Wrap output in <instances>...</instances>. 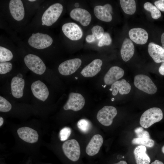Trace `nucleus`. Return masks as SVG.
<instances>
[{
	"mask_svg": "<svg viewBox=\"0 0 164 164\" xmlns=\"http://www.w3.org/2000/svg\"><path fill=\"white\" fill-rule=\"evenodd\" d=\"M163 114L160 108L153 107L145 111L141 115L140 124L143 128H146L154 123L160 121L163 118Z\"/></svg>",
	"mask_w": 164,
	"mask_h": 164,
	"instance_id": "nucleus-1",
	"label": "nucleus"
},
{
	"mask_svg": "<svg viewBox=\"0 0 164 164\" xmlns=\"http://www.w3.org/2000/svg\"><path fill=\"white\" fill-rule=\"evenodd\" d=\"M63 10V6L60 3H56L50 6L44 12L42 21L44 25L50 26L58 19Z\"/></svg>",
	"mask_w": 164,
	"mask_h": 164,
	"instance_id": "nucleus-2",
	"label": "nucleus"
},
{
	"mask_svg": "<svg viewBox=\"0 0 164 164\" xmlns=\"http://www.w3.org/2000/svg\"><path fill=\"white\" fill-rule=\"evenodd\" d=\"M134 84L139 90L150 94H155L157 88L150 78L144 74L136 75L134 79Z\"/></svg>",
	"mask_w": 164,
	"mask_h": 164,
	"instance_id": "nucleus-3",
	"label": "nucleus"
},
{
	"mask_svg": "<svg viewBox=\"0 0 164 164\" xmlns=\"http://www.w3.org/2000/svg\"><path fill=\"white\" fill-rule=\"evenodd\" d=\"M53 42L52 38L49 35L39 32L32 33L28 41L30 46L38 49H42L49 47Z\"/></svg>",
	"mask_w": 164,
	"mask_h": 164,
	"instance_id": "nucleus-4",
	"label": "nucleus"
},
{
	"mask_svg": "<svg viewBox=\"0 0 164 164\" xmlns=\"http://www.w3.org/2000/svg\"><path fill=\"white\" fill-rule=\"evenodd\" d=\"M62 148L64 154L69 159L73 162L79 159L80 154V148L76 140L72 139L65 141Z\"/></svg>",
	"mask_w": 164,
	"mask_h": 164,
	"instance_id": "nucleus-5",
	"label": "nucleus"
},
{
	"mask_svg": "<svg viewBox=\"0 0 164 164\" xmlns=\"http://www.w3.org/2000/svg\"><path fill=\"white\" fill-rule=\"evenodd\" d=\"M27 67L34 73L39 75L43 74L46 69L45 65L42 60L36 55L29 54L24 58Z\"/></svg>",
	"mask_w": 164,
	"mask_h": 164,
	"instance_id": "nucleus-6",
	"label": "nucleus"
},
{
	"mask_svg": "<svg viewBox=\"0 0 164 164\" xmlns=\"http://www.w3.org/2000/svg\"><path fill=\"white\" fill-rule=\"evenodd\" d=\"M117 114V109L114 107L105 106L98 112L97 118L102 125L109 126L112 124L113 119Z\"/></svg>",
	"mask_w": 164,
	"mask_h": 164,
	"instance_id": "nucleus-7",
	"label": "nucleus"
},
{
	"mask_svg": "<svg viewBox=\"0 0 164 164\" xmlns=\"http://www.w3.org/2000/svg\"><path fill=\"white\" fill-rule=\"evenodd\" d=\"M84 98L80 94L71 92L70 93L68 99L63 107L64 110H71L77 111L82 109L84 105Z\"/></svg>",
	"mask_w": 164,
	"mask_h": 164,
	"instance_id": "nucleus-8",
	"label": "nucleus"
},
{
	"mask_svg": "<svg viewBox=\"0 0 164 164\" xmlns=\"http://www.w3.org/2000/svg\"><path fill=\"white\" fill-rule=\"evenodd\" d=\"M82 61L79 58H74L66 60L61 63L58 67L59 73L65 76L71 75L79 68Z\"/></svg>",
	"mask_w": 164,
	"mask_h": 164,
	"instance_id": "nucleus-9",
	"label": "nucleus"
},
{
	"mask_svg": "<svg viewBox=\"0 0 164 164\" xmlns=\"http://www.w3.org/2000/svg\"><path fill=\"white\" fill-rule=\"evenodd\" d=\"M62 29L65 35L72 40H78L82 36V30L75 23H66L63 25Z\"/></svg>",
	"mask_w": 164,
	"mask_h": 164,
	"instance_id": "nucleus-10",
	"label": "nucleus"
},
{
	"mask_svg": "<svg viewBox=\"0 0 164 164\" xmlns=\"http://www.w3.org/2000/svg\"><path fill=\"white\" fill-rule=\"evenodd\" d=\"M71 18L80 22L84 26H87L90 23L91 16L90 13L87 10L77 8L72 9L70 12Z\"/></svg>",
	"mask_w": 164,
	"mask_h": 164,
	"instance_id": "nucleus-11",
	"label": "nucleus"
},
{
	"mask_svg": "<svg viewBox=\"0 0 164 164\" xmlns=\"http://www.w3.org/2000/svg\"><path fill=\"white\" fill-rule=\"evenodd\" d=\"M31 88L33 95L37 98L44 101L48 98L49 95L48 89L46 85L40 80L33 82Z\"/></svg>",
	"mask_w": 164,
	"mask_h": 164,
	"instance_id": "nucleus-12",
	"label": "nucleus"
},
{
	"mask_svg": "<svg viewBox=\"0 0 164 164\" xmlns=\"http://www.w3.org/2000/svg\"><path fill=\"white\" fill-rule=\"evenodd\" d=\"M94 14L97 18L103 21L108 22L112 20L111 13L112 12V7L109 4L104 6L97 5L94 9Z\"/></svg>",
	"mask_w": 164,
	"mask_h": 164,
	"instance_id": "nucleus-13",
	"label": "nucleus"
},
{
	"mask_svg": "<svg viewBox=\"0 0 164 164\" xmlns=\"http://www.w3.org/2000/svg\"><path fill=\"white\" fill-rule=\"evenodd\" d=\"M18 136L21 139L27 142L32 143L38 140L39 135L37 131L27 127H23L17 130Z\"/></svg>",
	"mask_w": 164,
	"mask_h": 164,
	"instance_id": "nucleus-14",
	"label": "nucleus"
},
{
	"mask_svg": "<svg viewBox=\"0 0 164 164\" xmlns=\"http://www.w3.org/2000/svg\"><path fill=\"white\" fill-rule=\"evenodd\" d=\"M128 35L130 39L137 44H144L148 41V33L145 30L142 28L131 29L129 31Z\"/></svg>",
	"mask_w": 164,
	"mask_h": 164,
	"instance_id": "nucleus-15",
	"label": "nucleus"
},
{
	"mask_svg": "<svg viewBox=\"0 0 164 164\" xmlns=\"http://www.w3.org/2000/svg\"><path fill=\"white\" fill-rule=\"evenodd\" d=\"M9 9L10 13L14 19L19 21L23 19L25 11L21 0H10L9 3Z\"/></svg>",
	"mask_w": 164,
	"mask_h": 164,
	"instance_id": "nucleus-16",
	"label": "nucleus"
},
{
	"mask_svg": "<svg viewBox=\"0 0 164 164\" xmlns=\"http://www.w3.org/2000/svg\"><path fill=\"white\" fill-rule=\"evenodd\" d=\"M123 69L118 66L111 67L105 75L104 80L106 85H112L124 75Z\"/></svg>",
	"mask_w": 164,
	"mask_h": 164,
	"instance_id": "nucleus-17",
	"label": "nucleus"
},
{
	"mask_svg": "<svg viewBox=\"0 0 164 164\" xmlns=\"http://www.w3.org/2000/svg\"><path fill=\"white\" fill-rule=\"evenodd\" d=\"M103 142L102 137L99 134L94 135L87 145L86 152L89 156H93L97 154Z\"/></svg>",
	"mask_w": 164,
	"mask_h": 164,
	"instance_id": "nucleus-18",
	"label": "nucleus"
},
{
	"mask_svg": "<svg viewBox=\"0 0 164 164\" xmlns=\"http://www.w3.org/2000/svg\"><path fill=\"white\" fill-rule=\"evenodd\" d=\"M102 63V61L101 60L95 59L84 67L80 72V73L82 76L85 77L94 76L101 70Z\"/></svg>",
	"mask_w": 164,
	"mask_h": 164,
	"instance_id": "nucleus-19",
	"label": "nucleus"
},
{
	"mask_svg": "<svg viewBox=\"0 0 164 164\" xmlns=\"http://www.w3.org/2000/svg\"><path fill=\"white\" fill-rule=\"evenodd\" d=\"M148 47L149 53L155 62H164V49L162 47L152 42L149 44Z\"/></svg>",
	"mask_w": 164,
	"mask_h": 164,
	"instance_id": "nucleus-20",
	"label": "nucleus"
},
{
	"mask_svg": "<svg viewBox=\"0 0 164 164\" xmlns=\"http://www.w3.org/2000/svg\"><path fill=\"white\" fill-rule=\"evenodd\" d=\"M25 80L21 78L14 77L11 80V90L12 96L17 98L21 97L23 95Z\"/></svg>",
	"mask_w": 164,
	"mask_h": 164,
	"instance_id": "nucleus-21",
	"label": "nucleus"
},
{
	"mask_svg": "<svg viewBox=\"0 0 164 164\" xmlns=\"http://www.w3.org/2000/svg\"><path fill=\"white\" fill-rule=\"evenodd\" d=\"M135 51L133 43L129 39L126 38L124 40L120 50L123 60L127 62L133 56Z\"/></svg>",
	"mask_w": 164,
	"mask_h": 164,
	"instance_id": "nucleus-22",
	"label": "nucleus"
},
{
	"mask_svg": "<svg viewBox=\"0 0 164 164\" xmlns=\"http://www.w3.org/2000/svg\"><path fill=\"white\" fill-rule=\"evenodd\" d=\"M112 94L115 96L119 92L121 95L126 94L130 92L131 87L128 82L124 79L118 80L111 85Z\"/></svg>",
	"mask_w": 164,
	"mask_h": 164,
	"instance_id": "nucleus-23",
	"label": "nucleus"
},
{
	"mask_svg": "<svg viewBox=\"0 0 164 164\" xmlns=\"http://www.w3.org/2000/svg\"><path fill=\"white\" fill-rule=\"evenodd\" d=\"M145 146L141 145L134 149V154L137 164H149L150 159L146 153Z\"/></svg>",
	"mask_w": 164,
	"mask_h": 164,
	"instance_id": "nucleus-24",
	"label": "nucleus"
},
{
	"mask_svg": "<svg viewBox=\"0 0 164 164\" xmlns=\"http://www.w3.org/2000/svg\"><path fill=\"white\" fill-rule=\"evenodd\" d=\"M121 7L126 14L129 15L134 14L136 11V3L134 0H120Z\"/></svg>",
	"mask_w": 164,
	"mask_h": 164,
	"instance_id": "nucleus-25",
	"label": "nucleus"
},
{
	"mask_svg": "<svg viewBox=\"0 0 164 164\" xmlns=\"http://www.w3.org/2000/svg\"><path fill=\"white\" fill-rule=\"evenodd\" d=\"M144 9L151 13L152 18L154 19H157L161 15L159 10L156 7L149 2H146L144 5Z\"/></svg>",
	"mask_w": 164,
	"mask_h": 164,
	"instance_id": "nucleus-26",
	"label": "nucleus"
},
{
	"mask_svg": "<svg viewBox=\"0 0 164 164\" xmlns=\"http://www.w3.org/2000/svg\"><path fill=\"white\" fill-rule=\"evenodd\" d=\"M13 57V54L9 50L4 47L0 46V63L10 61Z\"/></svg>",
	"mask_w": 164,
	"mask_h": 164,
	"instance_id": "nucleus-27",
	"label": "nucleus"
},
{
	"mask_svg": "<svg viewBox=\"0 0 164 164\" xmlns=\"http://www.w3.org/2000/svg\"><path fill=\"white\" fill-rule=\"evenodd\" d=\"M132 142L134 144L141 145L149 147H153L155 144L154 140L148 138H134L132 140Z\"/></svg>",
	"mask_w": 164,
	"mask_h": 164,
	"instance_id": "nucleus-28",
	"label": "nucleus"
},
{
	"mask_svg": "<svg viewBox=\"0 0 164 164\" xmlns=\"http://www.w3.org/2000/svg\"><path fill=\"white\" fill-rule=\"evenodd\" d=\"M77 126L81 132L86 133L91 129V125L89 121L87 119H82L78 121Z\"/></svg>",
	"mask_w": 164,
	"mask_h": 164,
	"instance_id": "nucleus-29",
	"label": "nucleus"
},
{
	"mask_svg": "<svg viewBox=\"0 0 164 164\" xmlns=\"http://www.w3.org/2000/svg\"><path fill=\"white\" fill-rule=\"evenodd\" d=\"M112 42V39L109 34L104 32L102 36L99 39L98 45L99 47L104 46H108Z\"/></svg>",
	"mask_w": 164,
	"mask_h": 164,
	"instance_id": "nucleus-30",
	"label": "nucleus"
},
{
	"mask_svg": "<svg viewBox=\"0 0 164 164\" xmlns=\"http://www.w3.org/2000/svg\"><path fill=\"white\" fill-rule=\"evenodd\" d=\"M12 108L10 103L5 98L0 96V111L7 112L10 111Z\"/></svg>",
	"mask_w": 164,
	"mask_h": 164,
	"instance_id": "nucleus-31",
	"label": "nucleus"
},
{
	"mask_svg": "<svg viewBox=\"0 0 164 164\" xmlns=\"http://www.w3.org/2000/svg\"><path fill=\"white\" fill-rule=\"evenodd\" d=\"M91 30L92 34L97 39L101 38L104 33L103 27L98 25L93 26Z\"/></svg>",
	"mask_w": 164,
	"mask_h": 164,
	"instance_id": "nucleus-32",
	"label": "nucleus"
},
{
	"mask_svg": "<svg viewBox=\"0 0 164 164\" xmlns=\"http://www.w3.org/2000/svg\"><path fill=\"white\" fill-rule=\"evenodd\" d=\"M12 67V64L9 62L0 63V74H5L9 72Z\"/></svg>",
	"mask_w": 164,
	"mask_h": 164,
	"instance_id": "nucleus-33",
	"label": "nucleus"
},
{
	"mask_svg": "<svg viewBox=\"0 0 164 164\" xmlns=\"http://www.w3.org/2000/svg\"><path fill=\"white\" fill-rule=\"evenodd\" d=\"M71 129L68 127L63 128L60 132V140L63 141L67 140L70 136L71 133Z\"/></svg>",
	"mask_w": 164,
	"mask_h": 164,
	"instance_id": "nucleus-34",
	"label": "nucleus"
},
{
	"mask_svg": "<svg viewBox=\"0 0 164 164\" xmlns=\"http://www.w3.org/2000/svg\"><path fill=\"white\" fill-rule=\"evenodd\" d=\"M134 131L137 138H150L149 132L146 131L144 130L142 127L137 128L135 129Z\"/></svg>",
	"mask_w": 164,
	"mask_h": 164,
	"instance_id": "nucleus-35",
	"label": "nucleus"
},
{
	"mask_svg": "<svg viewBox=\"0 0 164 164\" xmlns=\"http://www.w3.org/2000/svg\"><path fill=\"white\" fill-rule=\"evenodd\" d=\"M156 7L160 10L164 11V0H159L154 2Z\"/></svg>",
	"mask_w": 164,
	"mask_h": 164,
	"instance_id": "nucleus-36",
	"label": "nucleus"
},
{
	"mask_svg": "<svg viewBox=\"0 0 164 164\" xmlns=\"http://www.w3.org/2000/svg\"><path fill=\"white\" fill-rule=\"evenodd\" d=\"M96 38L92 35H88L86 38V40L87 42L88 43H91L95 41Z\"/></svg>",
	"mask_w": 164,
	"mask_h": 164,
	"instance_id": "nucleus-37",
	"label": "nucleus"
},
{
	"mask_svg": "<svg viewBox=\"0 0 164 164\" xmlns=\"http://www.w3.org/2000/svg\"><path fill=\"white\" fill-rule=\"evenodd\" d=\"M159 71L161 75L164 76V62L161 64L159 68Z\"/></svg>",
	"mask_w": 164,
	"mask_h": 164,
	"instance_id": "nucleus-38",
	"label": "nucleus"
},
{
	"mask_svg": "<svg viewBox=\"0 0 164 164\" xmlns=\"http://www.w3.org/2000/svg\"><path fill=\"white\" fill-rule=\"evenodd\" d=\"M161 42L162 48L164 49V32L162 33L161 35Z\"/></svg>",
	"mask_w": 164,
	"mask_h": 164,
	"instance_id": "nucleus-39",
	"label": "nucleus"
},
{
	"mask_svg": "<svg viewBox=\"0 0 164 164\" xmlns=\"http://www.w3.org/2000/svg\"><path fill=\"white\" fill-rule=\"evenodd\" d=\"M151 164H164L163 162L158 160H156Z\"/></svg>",
	"mask_w": 164,
	"mask_h": 164,
	"instance_id": "nucleus-40",
	"label": "nucleus"
},
{
	"mask_svg": "<svg viewBox=\"0 0 164 164\" xmlns=\"http://www.w3.org/2000/svg\"><path fill=\"white\" fill-rule=\"evenodd\" d=\"M113 164H127V162L125 161H121L119 162Z\"/></svg>",
	"mask_w": 164,
	"mask_h": 164,
	"instance_id": "nucleus-41",
	"label": "nucleus"
},
{
	"mask_svg": "<svg viewBox=\"0 0 164 164\" xmlns=\"http://www.w3.org/2000/svg\"><path fill=\"white\" fill-rule=\"evenodd\" d=\"M4 122V120L2 117H0V127L2 125Z\"/></svg>",
	"mask_w": 164,
	"mask_h": 164,
	"instance_id": "nucleus-42",
	"label": "nucleus"
},
{
	"mask_svg": "<svg viewBox=\"0 0 164 164\" xmlns=\"http://www.w3.org/2000/svg\"><path fill=\"white\" fill-rule=\"evenodd\" d=\"M74 5L75 7H78L79 6V4L78 3H76Z\"/></svg>",
	"mask_w": 164,
	"mask_h": 164,
	"instance_id": "nucleus-43",
	"label": "nucleus"
},
{
	"mask_svg": "<svg viewBox=\"0 0 164 164\" xmlns=\"http://www.w3.org/2000/svg\"><path fill=\"white\" fill-rule=\"evenodd\" d=\"M162 153L164 154V145L162 147Z\"/></svg>",
	"mask_w": 164,
	"mask_h": 164,
	"instance_id": "nucleus-44",
	"label": "nucleus"
},
{
	"mask_svg": "<svg viewBox=\"0 0 164 164\" xmlns=\"http://www.w3.org/2000/svg\"><path fill=\"white\" fill-rule=\"evenodd\" d=\"M112 101H114V98H112L111 99Z\"/></svg>",
	"mask_w": 164,
	"mask_h": 164,
	"instance_id": "nucleus-45",
	"label": "nucleus"
},
{
	"mask_svg": "<svg viewBox=\"0 0 164 164\" xmlns=\"http://www.w3.org/2000/svg\"><path fill=\"white\" fill-rule=\"evenodd\" d=\"M36 0H29V1L30 2H34L36 1Z\"/></svg>",
	"mask_w": 164,
	"mask_h": 164,
	"instance_id": "nucleus-46",
	"label": "nucleus"
},
{
	"mask_svg": "<svg viewBox=\"0 0 164 164\" xmlns=\"http://www.w3.org/2000/svg\"><path fill=\"white\" fill-rule=\"evenodd\" d=\"M106 85L105 84L104 85L103 87L104 88H105L106 87Z\"/></svg>",
	"mask_w": 164,
	"mask_h": 164,
	"instance_id": "nucleus-47",
	"label": "nucleus"
},
{
	"mask_svg": "<svg viewBox=\"0 0 164 164\" xmlns=\"http://www.w3.org/2000/svg\"><path fill=\"white\" fill-rule=\"evenodd\" d=\"M75 79H78V78H77V77H75Z\"/></svg>",
	"mask_w": 164,
	"mask_h": 164,
	"instance_id": "nucleus-48",
	"label": "nucleus"
},
{
	"mask_svg": "<svg viewBox=\"0 0 164 164\" xmlns=\"http://www.w3.org/2000/svg\"><path fill=\"white\" fill-rule=\"evenodd\" d=\"M109 90L110 91H112V90L111 88L109 89Z\"/></svg>",
	"mask_w": 164,
	"mask_h": 164,
	"instance_id": "nucleus-49",
	"label": "nucleus"
},
{
	"mask_svg": "<svg viewBox=\"0 0 164 164\" xmlns=\"http://www.w3.org/2000/svg\"><path fill=\"white\" fill-rule=\"evenodd\" d=\"M42 25L43 26V25H44V24L43 23H42Z\"/></svg>",
	"mask_w": 164,
	"mask_h": 164,
	"instance_id": "nucleus-50",
	"label": "nucleus"
},
{
	"mask_svg": "<svg viewBox=\"0 0 164 164\" xmlns=\"http://www.w3.org/2000/svg\"><path fill=\"white\" fill-rule=\"evenodd\" d=\"M122 157H123V158H124V156H123Z\"/></svg>",
	"mask_w": 164,
	"mask_h": 164,
	"instance_id": "nucleus-51",
	"label": "nucleus"
},
{
	"mask_svg": "<svg viewBox=\"0 0 164 164\" xmlns=\"http://www.w3.org/2000/svg\"><path fill=\"white\" fill-rule=\"evenodd\" d=\"M102 87H103L104 86V85H102Z\"/></svg>",
	"mask_w": 164,
	"mask_h": 164,
	"instance_id": "nucleus-52",
	"label": "nucleus"
}]
</instances>
